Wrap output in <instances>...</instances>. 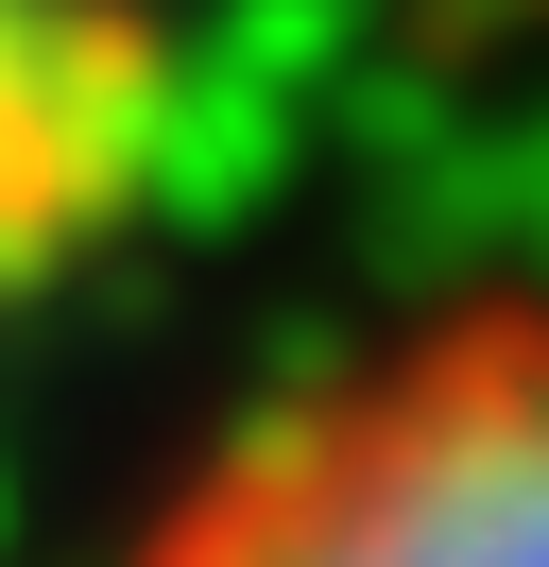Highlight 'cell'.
Listing matches in <instances>:
<instances>
[{
  "instance_id": "cell-1",
  "label": "cell",
  "mask_w": 549,
  "mask_h": 567,
  "mask_svg": "<svg viewBox=\"0 0 549 567\" xmlns=\"http://www.w3.org/2000/svg\"><path fill=\"white\" fill-rule=\"evenodd\" d=\"M86 567H549V276H464L224 395Z\"/></svg>"
}]
</instances>
